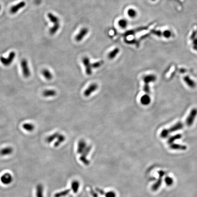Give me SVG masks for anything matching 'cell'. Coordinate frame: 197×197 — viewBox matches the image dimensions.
<instances>
[{"mask_svg":"<svg viewBox=\"0 0 197 197\" xmlns=\"http://www.w3.org/2000/svg\"><path fill=\"white\" fill-rule=\"evenodd\" d=\"M14 178L11 173H3L0 177V181L2 185H9L12 183Z\"/></svg>","mask_w":197,"mask_h":197,"instance_id":"6da1fadb","label":"cell"},{"mask_svg":"<svg viewBox=\"0 0 197 197\" xmlns=\"http://www.w3.org/2000/svg\"><path fill=\"white\" fill-rule=\"evenodd\" d=\"M156 80V77L154 75L150 74V75H146L143 78L145 85L144 86V90L145 92L147 94L150 93V90L149 86V83L151 82H154Z\"/></svg>","mask_w":197,"mask_h":197,"instance_id":"7a4b0ae2","label":"cell"},{"mask_svg":"<svg viewBox=\"0 0 197 197\" xmlns=\"http://www.w3.org/2000/svg\"><path fill=\"white\" fill-rule=\"evenodd\" d=\"M15 56H16V53H15V52L13 51V52H11L10 53L9 56L8 58L1 57H0V61L4 65L6 66H8L12 63L13 61L14 60Z\"/></svg>","mask_w":197,"mask_h":197,"instance_id":"3957f363","label":"cell"},{"mask_svg":"<svg viewBox=\"0 0 197 197\" xmlns=\"http://www.w3.org/2000/svg\"><path fill=\"white\" fill-rule=\"evenodd\" d=\"M21 66L22 69V73L26 78H28L31 75V72L28 65V61L26 59H23L21 62Z\"/></svg>","mask_w":197,"mask_h":197,"instance_id":"277c9868","label":"cell"},{"mask_svg":"<svg viewBox=\"0 0 197 197\" xmlns=\"http://www.w3.org/2000/svg\"><path fill=\"white\" fill-rule=\"evenodd\" d=\"M197 115V109L194 108L192 109L186 120V125L188 126H191L194 122V120Z\"/></svg>","mask_w":197,"mask_h":197,"instance_id":"5b68a950","label":"cell"},{"mask_svg":"<svg viewBox=\"0 0 197 197\" xmlns=\"http://www.w3.org/2000/svg\"><path fill=\"white\" fill-rule=\"evenodd\" d=\"M158 173L159 174V178L157 181L152 186V190L153 191H157L161 187L162 184V178L165 174V172L162 170L159 171Z\"/></svg>","mask_w":197,"mask_h":197,"instance_id":"8992f818","label":"cell"},{"mask_svg":"<svg viewBox=\"0 0 197 197\" xmlns=\"http://www.w3.org/2000/svg\"><path fill=\"white\" fill-rule=\"evenodd\" d=\"M83 63L85 67V71L87 75H90L92 73V64H90L89 58L85 57L83 59Z\"/></svg>","mask_w":197,"mask_h":197,"instance_id":"52a82bcc","label":"cell"},{"mask_svg":"<svg viewBox=\"0 0 197 197\" xmlns=\"http://www.w3.org/2000/svg\"><path fill=\"white\" fill-rule=\"evenodd\" d=\"M44 189L43 185L41 183H38L35 188V197H45Z\"/></svg>","mask_w":197,"mask_h":197,"instance_id":"ba28073f","label":"cell"},{"mask_svg":"<svg viewBox=\"0 0 197 197\" xmlns=\"http://www.w3.org/2000/svg\"><path fill=\"white\" fill-rule=\"evenodd\" d=\"M98 86L97 84L96 83H93L89 85L86 90H85L84 92V96L85 97H89L94 92V91L97 89Z\"/></svg>","mask_w":197,"mask_h":197,"instance_id":"9c48e42d","label":"cell"},{"mask_svg":"<svg viewBox=\"0 0 197 197\" xmlns=\"http://www.w3.org/2000/svg\"><path fill=\"white\" fill-rule=\"evenodd\" d=\"M14 152V149L11 146H7L0 150V155L2 157L10 156Z\"/></svg>","mask_w":197,"mask_h":197,"instance_id":"30bf717a","label":"cell"},{"mask_svg":"<svg viewBox=\"0 0 197 197\" xmlns=\"http://www.w3.org/2000/svg\"><path fill=\"white\" fill-rule=\"evenodd\" d=\"M26 5V3L25 1H22L21 2L17 3V4L13 6L10 9V12L12 14H15L19 10L21 9L24 8Z\"/></svg>","mask_w":197,"mask_h":197,"instance_id":"8fae6325","label":"cell"},{"mask_svg":"<svg viewBox=\"0 0 197 197\" xmlns=\"http://www.w3.org/2000/svg\"><path fill=\"white\" fill-rule=\"evenodd\" d=\"M184 126V124L181 122H179L176 123L172 127H170L169 129H167L169 131V133L174 132L177 130H180L182 129L183 128Z\"/></svg>","mask_w":197,"mask_h":197,"instance_id":"7c38bea8","label":"cell"},{"mask_svg":"<svg viewBox=\"0 0 197 197\" xmlns=\"http://www.w3.org/2000/svg\"><path fill=\"white\" fill-rule=\"evenodd\" d=\"M87 146L86 142L84 140H81L79 142L78 146V154H82L86 149Z\"/></svg>","mask_w":197,"mask_h":197,"instance_id":"4fadbf2b","label":"cell"},{"mask_svg":"<svg viewBox=\"0 0 197 197\" xmlns=\"http://www.w3.org/2000/svg\"><path fill=\"white\" fill-rule=\"evenodd\" d=\"M42 96L45 97H54L57 94V92L54 89H47L42 92Z\"/></svg>","mask_w":197,"mask_h":197,"instance_id":"5bb4252c","label":"cell"},{"mask_svg":"<svg viewBox=\"0 0 197 197\" xmlns=\"http://www.w3.org/2000/svg\"><path fill=\"white\" fill-rule=\"evenodd\" d=\"M65 137L63 135L59 134L57 138V141L54 142V146L55 147H57L60 145V144L63 143L65 142Z\"/></svg>","mask_w":197,"mask_h":197,"instance_id":"9a60e30c","label":"cell"},{"mask_svg":"<svg viewBox=\"0 0 197 197\" xmlns=\"http://www.w3.org/2000/svg\"><path fill=\"white\" fill-rule=\"evenodd\" d=\"M42 74L44 76V77L48 80H52L53 77L52 74L46 69H44L42 71Z\"/></svg>","mask_w":197,"mask_h":197,"instance_id":"2e32d148","label":"cell"},{"mask_svg":"<svg viewBox=\"0 0 197 197\" xmlns=\"http://www.w3.org/2000/svg\"><path fill=\"white\" fill-rule=\"evenodd\" d=\"M170 147L172 149L176 150H185L187 148V146L185 145H182L178 144H171Z\"/></svg>","mask_w":197,"mask_h":197,"instance_id":"e0dca14e","label":"cell"},{"mask_svg":"<svg viewBox=\"0 0 197 197\" xmlns=\"http://www.w3.org/2000/svg\"><path fill=\"white\" fill-rule=\"evenodd\" d=\"M59 133L56 132L53 134L51 135L50 136H49L46 138V142H47L48 144H50L52 142H53V141L57 138L58 137Z\"/></svg>","mask_w":197,"mask_h":197,"instance_id":"ac0fdd59","label":"cell"},{"mask_svg":"<svg viewBox=\"0 0 197 197\" xmlns=\"http://www.w3.org/2000/svg\"><path fill=\"white\" fill-rule=\"evenodd\" d=\"M141 102L142 105H148L150 103L151 98L150 97L147 95V94H145L144 96L141 97Z\"/></svg>","mask_w":197,"mask_h":197,"instance_id":"d6986e66","label":"cell"},{"mask_svg":"<svg viewBox=\"0 0 197 197\" xmlns=\"http://www.w3.org/2000/svg\"><path fill=\"white\" fill-rule=\"evenodd\" d=\"M184 80L185 82L187 85L191 88H194L196 86V83H195V82L191 80L188 76H187L184 78Z\"/></svg>","mask_w":197,"mask_h":197,"instance_id":"ffe728a7","label":"cell"},{"mask_svg":"<svg viewBox=\"0 0 197 197\" xmlns=\"http://www.w3.org/2000/svg\"><path fill=\"white\" fill-rule=\"evenodd\" d=\"M22 127L24 129L28 132H32L35 129V126L32 123H24L22 125Z\"/></svg>","mask_w":197,"mask_h":197,"instance_id":"44dd1931","label":"cell"},{"mask_svg":"<svg viewBox=\"0 0 197 197\" xmlns=\"http://www.w3.org/2000/svg\"><path fill=\"white\" fill-rule=\"evenodd\" d=\"M48 16L51 22L54 23V24H59V19L56 16H54L53 14L51 13H49L48 14Z\"/></svg>","mask_w":197,"mask_h":197,"instance_id":"7402d4cb","label":"cell"},{"mask_svg":"<svg viewBox=\"0 0 197 197\" xmlns=\"http://www.w3.org/2000/svg\"><path fill=\"white\" fill-rule=\"evenodd\" d=\"M181 137L182 135L180 134H178L174 136H172L169 138V140L167 141V143L170 144H172L174 141L180 139V138H181Z\"/></svg>","mask_w":197,"mask_h":197,"instance_id":"603a6c76","label":"cell"},{"mask_svg":"<svg viewBox=\"0 0 197 197\" xmlns=\"http://www.w3.org/2000/svg\"><path fill=\"white\" fill-rule=\"evenodd\" d=\"M79 187H80V183L78 182L74 181L72 182L71 188L74 193H77L78 191Z\"/></svg>","mask_w":197,"mask_h":197,"instance_id":"cb8c5ba5","label":"cell"},{"mask_svg":"<svg viewBox=\"0 0 197 197\" xmlns=\"http://www.w3.org/2000/svg\"><path fill=\"white\" fill-rule=\"evenodd\" d=\"M119 52V49H114V50L111 51L110 53L108 55V58L110 60H112L115 57L117 56V54Z\"/></svg>","mask_w":197,"mask_h":197,"instance_id":"d4e9b609","label":"cell"},{"mask_svg":"<svg viewBox=\"0 0 197 197\" xmlns=\"http://www.w3.org/2000/svg\"><path fill=\"white\" fill-rule=\"evenodd\" d=\"M70 192V190H66L65 191H61V192H58L54 194V197H63L64 196H66L68 194V193Z\"/></svg>","mask_w":197,"mask_h":197,"instance_id":"484cf974","label":"cell"},{"mask_svg":"<svg viewBox=\"0 0 197 197\" xmlns=\"http://www.w3.org/2000/svg\"><path fill=\"white\" fill-rule=\"evenodd\" d=\"M59 28H60V24H54L53 27L50 28V30H49L50 34L51 35H53V34H55V33H56L57 31L58 30Z\"/></svg>","mask_w":197,"mask_h":197,"instance_id":"4316f807","label":"cell"},{"mask_svg":"<svg viewBox=\"0 0 197 197\" xmlns=\"http://www.w3.org/2000/svg\"><path fill=\"white\" fill-rule=\"evenodd\" d=\"M87 29H83L82 30H81L80 32V34H78L77 36V37L76 39L77 40V41H80V40L82 39V38L83 37V36H85V35H86V33H87Z\"/></svg>","mask_w":197,"mask_h":197,"instance_id":"83f0119b","label":"cell"},{"mask_svg":"<svg viewBox=\"0 0 197 197\" xmlns=\"http://www.w3.org/2000/svg\"><path fill=\"white\" fill-rule=\"evenodd\" d=\"M165 182L166 185L169 186L173 185V180L172 178L167 176L165 178Z\"/></svg>","mask_w":197,"mask_h":197,"instance_id":"f1b7e54d","label":"cell"},{"mask_svg":"<svg viewBox=\"0 0 197 197\" xmlns=\"http://www.w3.org/2000/svg\"><path fill=\"white\" fill-rule=\"evenodd\" d=\"M103 64H104V62L102 61L97 62L92 64V68H94V69H97V68H100L101 66L103 65Z\"/></svg>","mask_w":197,"mask_h":197,"instance_id":"f546056e","label":"cell"},{"mask_svg":"<svg viewBox=\"0 0 197 197\" xmlns=\"http://www.w3.org/2000/svg\"><path fill=\"white\" fill-rule=\"evenodd\" d=\"M169 131L168 130L166 129H165L163 130L162 131L161 133V134H160V136L161 137L163 138H166V137L169 136Z\"/></svg>","mask_w":197,"mask_h":197,"instance_id":"4dcf8cb0","label":"cell"},{"mask_svg":"<svg viewBox=\"0 0 197 197\" xmlns=\"http://www.w3.org/2000/svg\"><path fill=\"white\" fill-rule=\"evenodd\" d=\"M129 16L131 17H134L137 15V13L136 11H135L133 9H130L128 12Z\"/></svg>","mask_w":197,"mask_h":197,"instance_id":"1f68e13d","label":"cell"},{"mask_svg":"<svg viewBox=\"0 0 197 197\" xmlns=\"http://www.w3.org/2000/svg\"><path fill=\"white\" fill-rule=\"evenodd\" d=\"M127 22L125 20H120L119 22V25L121 28H126V25H127Z\"/></svg>","mask_w":197,"mask_h":197,"instance_id":"d6a6232c","label":"cell"},{"mask_svg":"<svg viewBox=\"0 0 197 197\" xmlns=\"http://www.w3.org/2000/svg\"><path fill=\"white\" fill-rule=\"evenodd\" d=\"M106 197H116V194L114 192H107L105 194Z\"/></svg>","mask_w":197,"mask_h":197,"instance_id":"836d02e7","label":"cell"},{"mask_svg":"<svg viewBox=\"0 0 197 197\" xmlns=\"http://www.w3.org/2000/svg\"><path fill=\"white\" fill-rule=\"evenodd\" d=\"M1 6L0 5V11H1Z\"/></svg>","mask_w":197,"mask_h":197,"instance_id":"e575fe53","label":"cell"},{"mask_svg":"<svg viewBox=\"0 0 197 197\" xmlns=\"http://www.w3.org/2000/svg\"><path fill=\"white\" fill-rule=\"evenodd\" d=\"M195 49H196V50H197V48H195Z\"/></svg>","mask_w":197,"mask_h":197,"instance_id":"d590c367","label":"cell"}]
</instances>
